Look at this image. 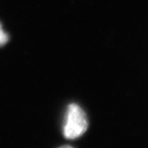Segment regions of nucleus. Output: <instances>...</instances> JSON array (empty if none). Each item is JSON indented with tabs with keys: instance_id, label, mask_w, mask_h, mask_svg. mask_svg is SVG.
Returning a JSON list of instances; mask_svg holds the SVG:
<instances>
[{
	"instance_id": "obj_3",
	"label": "nucleus",
	"mask_w": 148,
	"mask_h": 148,
	"mask_svg": "<svg viewBox=\"0 0 148 148\" xmlns=\"http://www.w3.org/2000/svg\"><path fill=\"white\" fill-rule=\"evenodd\" d=\"M58 148H73L71 146H69V145H64V146H62V147H60Z\"/></svg>"
},
{
	"instance_id": "obj_2",
	"label": "nucleus",
	"mask_w": 148,
	"mask_h": 148,
	"mask_svg": "<svg viewBox=\"0 0 148 148\" xmlns=\"http://www.w3.org/2000/svg\"><path fill=\"white\" fill-rule=\"evenodd\" d=\"M8 41V36L3 31L2 25L0 23V46H3L5 44H7Z\"/></svg>"
},
{
	"instance_id": "obj_1",
	"label": "nucleus",
	"mask_w": 148,
	"mask_h": 148,
	"mask_svg": "<svg viewBox=\"0 0 148 148\" xmlns=\"http://www.w3.org/2000/svg\"><path fill=\"white\" fill-rule=\"evenodd\" d=\"M88 127L87 118L84 110L77 104L69 105L67 109L64 135L68 139H75L84 134Z\"/></svg>"
}]
</instances>
